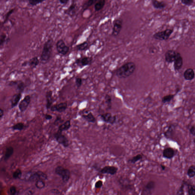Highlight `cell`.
Here are the masks:
<instances>
[{"label": "cell", "mask_w": 195, "mask_h": 195, "mask_svg": "<svg viewBox=\"0 0 195 195\" xmlns=\"http://www.w3.org/2000/svg\"><path fill=\"white\" fill-rule=\"evenodd\" d=\"M136 68L135 64L133 62L125 63L117 70L116 76L120 79L128 78L135 71Z\"/></svg>", "instance_id": "1"}, {"label": "cell", "mask_w": 195, "mask_h": 195, "mask_svg": "<svg viewBox=\"0 0 195 195\" xmlns=\"http://www.w3.org/2000/svg\"><path fill=\"white\" fill-rule=\"evenodd\" d=\"M47 179L48 176L47 174L41 171H38L27 172L23 175L22 174L21 180L26 181L36 182L39 180H46Z\"/></svg>", "instance_id": "2"}, {"label": "cell", "mask_w": 195, "mask_h": 195, "mask_svg": "<svg viewBox=\"0 0 195 195\" xmlns=\"http://www.w3.org/2000/svg\"><path fill=\"white\" fill-rule=\"evenodd\" d=\"M53 41L48 39L43 44L42 52L40 56V61L42 64H46L48 62L52 55Z\"/></svg>", "instance_id": "3"}, {"label": "cell", "mask_w": 195, "mask_h": 195, "mask_svg": "<svg viewBox=\"0 0 195 195\" xmlns=\"http://www.w3.org/2000/svg\"><path fill=\"white\" fill-rule=\"evenodd\" d=\"M55 173L61 177L64 183H67L70 180V173L68 169H65L62 166H58L55 169Z\"/></svg>", "instance_id": "4"}, {"label": "cell", "mask_w": 195, "mask_h": 195, "mask_svg": "<svg viewBox=\"0 0 195 195\" xmlns=\"http://www.w3.org/2000/svg\"><path fill=\"white\" fill-rule=\"evenodd\" d=\"M174 30L173 29H167L162 31H160L155 33L153 35V38L157 40L167 41L170 38Z\"/></svg>", "instance_id": "5"}, {"label": "cell", "mask_w": 195, "mask_h": 195, "mask_svg": "<svg viewBox=\"0 0 195 195\" xmlns=\"http://www.w3.org/2000/svg\"><path fill=\"white\" fill-rule=\"evenodd\" d=\"M54 137L57 143L61 145L63 147L66 148L70 145L68 139L66 136L63 134L62 132L57 131L54 135Z\"/></svg>", "instance_id": "6"}, {"label": "cell", "mask_w": 195, "mask_h": 195, "mask_svg": "<svg viewBox=\"0 0 195 195\" xmlns=\"http://www.w3.org/2000/svg\"><path fill=\"white\" fill-rule=\"evenodd\" d=\"M56 48L58 52L62 56L66 55L70 51V47L66 45L62 39H60L57 41L56 43Z\"/></svg>", "instance_id": "7"}, {"label": "cell", "mask_w": 195, "mask_h": 195, "mask_svg": "<svg viewBox=\"0 0 195 195\" xmlns=\"http://www.w3.org/2000/svg\"><path fill=\"white\" fill-rule=\"evenodd\" d=\"M100 117L102 121L111 125H114L117 120L116 115H112V114L110 112H106L101 114L100 115Z\"/></svg>", "instance_id": "8"}, {"label": "cell", "mask_w": 195, "mask_h": 195, "mask_svg": "<svg viewBox=\"0 0 195 195\" xmlns=\"http://www.w3.org/2000/svg\"><path fill=\"white\" fill-rule=\"evenodd\" d=\"M123 21L121 19H116L114 21L112 35L116 37L118 36L122 28Z\"/></svg>", "instance_id": "9"}, {"label": "cell", "mask_w": 195, "mask_h": 195, "mask_svg": "<svg viewBox=\"0 0 195 195\" xmlns=\"http://www.w3.org/2000/svg\"><path fill=\"white\" fill-rule=\"evenodd\" d=\"M93 61V58L88 56H84L77 58L75 61V64L81 68L90 65Z\"/></svg>", "instance_id": "10"}, {"label": "cell", "mask_w": 195, "mask_h": 195, "mask_svg": "<svg viewBox=\"0 0 195 195\" xmlns=\"http://www.w3.org/2000/svg\"><path fill=\"white\" fill-rule=\"evenodd\" d=\"M118 168L114 166H105L103 168H101L98 171L99 172L102 174H110L115 175L117 173Z\"/></svg>", "instance_id": "11"}, {"label": "cell", "mask_w": 195, "mask_h": 195, "mask_svg": "<svg viewBox=\"0 0 195 195\" xmlns=\"http://www.w3.org/2000/svg\"><path fill=\"white\" fill-rule=\"evenodd\" d=\"M9 85L15 87L18 93H22L25 88V85L21 80L11 81L9 83Z\"/></svg>", "instance_id": "12"}, {"label": "cell", "mask_w": 195, "mask_h": 195, "mask_svg": "<svg viewBox=\"0 0 195 195\" xmlns=\"http://www.w3.org/2000/svg\"><path fill=\"white\" fill-rule=\"evenodd\" d=\"M31 96L29 95H26L19 104V107L21 112H23L28 108V106L30 104Z\"/></svg>", "instance_id": "13"}, {"label": "cell", "mask_w": 195, "mask_h": 195, "mask_svg": "<svg viewBox=\"0 0 195 195\" xmlns=\"http://www.w3.org/2000/svg\"><path fill=\"white\" fill-rule=\"evenodd\" d=\"M183 65V59L180 53L177 52L176 57L174 62V69L175 71H178L181 69Z\"/></svg>", "instance_id": "14"}, {"label": "cell", "mask_w": 195, "mask_h": 195, "mask_svg": "<svg viewBox=\"0 0 195 195\" xmlns=\"http://www.w3.org/2000/svg\"><path fill=\"white\" fill-rule=\"evenodd\" d=\"M67 103L66 102H62L57 104L52 105L51 107V111L57 112L59 113L64 112L67 108Z\"/></svg>", "instance_id": "15"}, {"label": "cell", "mask_w": 195, "mask_h": 195, "mask_svg": "<svg viewBox=\"0 0 195 195\" xmlns=\"http://www.w3.org/2000/svg\"><path fill=\"white\" fill-rule=\"evenodd\" d=\"M176 154L175 150L172 147H168L164 149L162 152V156L164 158L171 159Z\"/></svg>", "instance_id": "16"}, {"label": "cell", "mask_w": 195, "mask_h": 195, "mask_svg": "<svg viewBox=\"0 0 195 195\" xmlns=\"http://www.w3.org/2000/svg\"><path fill=\"white\" fill-rule=\"evenodd\" d=\"M176 52L173 50H168L165 54V61L169 63L174 62L176 57Z\"/></svg>", "instance_id": "17"}, {"label": "cell", "mask_w": 195, "mask_h": 195, "mask_svg": "<svg viewBox=\"0 0 195 195\" xmlns=\"http://www.w3.org/2000/svg\"><path fill=\"white\" fill-rule=\"evenodd\" d=\"M156 187V183L153 181H150L144 186L143 193L146 195H151Z\"/></svg>", "instance_id": "18"}, {"label": "cell", "mask_w": 195, "mask_h": 195, "mask_svg": "<svg viewBox=\"0 0 195 195\" xmlns=\"http://www.w3.org/2000/svg\"><path fill=\"white\" fill-rule=\"evenodd\" d=\"M78 9V7L77 4L74 3V1L69 7L64 11V13L68 15L70 17H72L76 14Z\"/></svg>", "instance_id": "19"}, {"label": "cell", "mask_w": 195, "mask_h": 195, "mask_svg": "<svg viewBox=\"0 0 195 195\" xmlns=\"http://www.w3.org/2000/svg\"><path fill=\"white\" fill-rule=\"evenodd\" d=\"M53 92L52 90L47 91L46 93V107L47 110H49L52 106L53 102Z\"/></svg>", "instance_id": "20"}, {"label": "cell", "mask_w": 195, "mask_h": 195, "mask_svg": "<svg viewBox=\"0 0 195 195\" xmlns=\"http://www.w3.org/2000/svg\"><path fill=\"white\" fill-rule=\"evenodd\" d=\"M183 77L186 80H192L195 78V73L193 69L189 68L187 69L184 72Z\"/></svg>", "instance_id": "21"}, {"label": "cell", "mask_w": 195, "mask_h": 195, "mask_svg": "<svg viewBox=\"0 0 195 195\" xmlns=\"http://www.w3.org/2000/svg\"><path fill=\"white\" fill-rule=\"evenodd\" d=\"M22 97L21 93H18L14 95L11 98L10 102L11 103V108L16 107L21 100Z\"/></svg>", "instance_id": "22"}, {"label": "cell", "mask_w": 195, "mask_h": 195, "mask_svg": "<svg viewBox=\"0 0 195 195\" xmlns=\"http://www.w3.org/2000/svg\"><path fill=\"white\" fill-rule=\"evenodd\" d=\"M40 61L38 56H34L28 61V66L32 69L35 68L39 64Z\"/></svg>", "instance_id": "23"}, {"label": "cell", "mask_w": 195, "mask_h": 195, "mask_svg": "<svg viewBox=\"0 0 195 195\" xmlns=\"http://www.w3.org/2000/svg\"><path fill=\"white\" fill-rule=\"evenodd\" d=\"M152 6L155 9H163L166 7L167 4L163 1H159L156 0H152L151 1Z\"/></svg>", "instance_id": "24"}, {"label": "cell", "mask_w": 195, "mask_h": 195, "mask_svg": "<svg viewBox=\"0 0 195 195\" xmlns=\"http://www.w3.org/2000/svg\"><path fill=\"white\" fill-rule=\"evenodd\" d=\"M71 127V123L70 120H67L62 124L59 125L58 128V131L63 132L68 130Z\"/></svg>", "instance_id": "25"}, {"label": "cell", "mask_w": 195, "mask_h": 195, "mask_svg": "<svg viewBox=\"0 0 195 195\" xmlns=\"http://www.w3.org/2000/svg\"><path fill=\"white\" fill-rule=\"evenodd\" d=\"M82 117L83 119L89 123H95L97 121L95 117L91 112H89L86 115H83Z\"/></svg>", "instance_id": "26"}, {"label": "cell", "mask_w": 195, "mask_h": 195, "mask_svg": "<svg viewBox=\"0 0 195 195\" xmlns=\"http://www.w3.org/2000/svg\"><path fill=\"white\" fill-rule=\"evenodd\" d=\"M175 126L174 124H171L168 127L167 130L164 133V136L166 138H170L172 137L174 134V129Z\"/></svg>", "instance_id": "27"}, {"label": "cell", "mask_w": 195, "mask_h": 195, "mask_svg": "<svg viewBox=\"0 0 195 195\" xmlns=\"http://www.w3.org/2000/svg\"><path fill=\"white\" fill-rule=\"evenodd\" d=\"M14 153V149L11 146H9L6 148L4 156V159L5 161H7L12 156Z\"/></svg>", "instance_id": "28"}, {"label": "cell", "mask_w": 195, "mask_h": 195, "mask_svg": "<svg viewBox=\"0 0 195 195\" xmlns=\"http://www.w3.org/2000/svg\"><path fill=\"white\" fill-rule=\"evenodd\" d=\"M143 158V155L141 154H138L136 156H133L128 160V162L132 164H135Z\"/></svg>", "instance_id": "29"}, {"label": "cell", "mask_w": 195, "mask_h": 195, "mask_svg": "<svg viewBox=\"0 0 195 195\" xmlns=\"http://www.w3.org/2000/svg\"><path fill=\"white\" fill-rule=\"evenodd\" d=\"M105 4V0L98 1L95 4V11H100L104 7Z\"/></svg>", "instance_id": "30"}, {"label": "cell", "mask_w": 195, "mask_h": 195, "mask_svg": "<svg viewBox=\"0 0 195 195\" xmlns=\"http://www.w3.org/2000/svg\"><path fill=\"white\" fill-rule=\"evenodd\" d=\"M25 125L23 123L19 122L15 124L11 127V129L14 131H21L24 129Z\"/></svg>", "instance_id": "31"}, {"label": "cell", "mask_w": 195, "mask_h": 195, "mask_svg": "<svg viewBox=\"0 0 195 195\" xmlns=\"http://www.w3.org/2000/svg\"><path fill=\"white\" fill-rule=\"evenodd\" d=\"M10 41V38L5 34H1L0 36V46L2 47L5 43H8Z\"/></svg>", "instance_id": "32"}, {"label": "cell", "mask_w": 195, "mask_h": 195, "mask_svg": "<svg viewBox=\"0 0 195 195\" xmlns=\"http://www.w3.org/2000/svg\"><path fill=\"white\" fill-rule=\"evenodd\" d=\"M105 103L107 106V108L108 110H111L112 106V98L111 96L108 94H106L105 97Z\"/></svg>", "instance_id": "33"}, {"label": "cell", "mask_w": 195, "mask_h": 195, "mask_svg": "<svg viewBox=\"0 0 195 195\" xmlns=\"http://www.w3.org/2000/svg\"><path fill=\"white\" fill-rule=\"evenodd\" d=\"M88 47V42L86 41L80 43L76 46V50L78 51H82L87 49Z\"/></svg>", "instance_id": "34"}, {"label": "cell", "mask_w": 195, "mask_h": 195, "mask_svg": "<svg viewBox=\"0 0 195 195\" xmlns=\"http://www.w3.org/2000/svg\"><path fill=\"white\" fill-rule=\"evenodd\" d=\"M189 177L192 178L195 176V165H192L188 168L187 173Z\"/></svg>", "instance_id": "35"}, {"label": "cell", "mask_w": 195, "mask_h": 195, "mask_svg": "<svg viewBox=\"0 0 195 195\" xmlns=\"http://www.w3.org/2000/svg\"><path fill=\"white\" fill-rule=\"evenodd\" d=\"M186 184L187 186L188 195H195V186L193 184H187L186 182Z\"/></svg>", "instance_id": "36"}, {"label": "cell", "mask_w": 195, "mask_h": 195, "mask_svg": "<svg viewBox=\"0 0 195 195\" xmlns=\"http://www.w3.org/2000/svg\"><path fill=\"white\" fill-rule=\"evenodd\" d=\"M174 95L170 94L164 96L162 99V102L163 103H166L170 102L174 98Z\"/></svg>", "instance_id": "37"}, {"label": "cell", "mask_w": 195, "mask_h": 195, "mask_svg": "<svg viewBox=\"0 0 195 195\" xmlns=\"http://www.w3.org/2000/svg\"><path fill=\"white\" fill-rule=\"evenodd\" d=\"M22 174L21 170L19 169H16L13 173L12 175L13 178L15 179H21L22 176Z\"/></svg>", "instance_id": "38"}, {"label": "cell", "mask_w": 195, "mask_h": 195, "mask_svg": "<svg viewBox=\"0 0 195 195\" xmlns=\"http://www.w3.org/2000/svg\"><path fill=\"white\" fill-rule=\"evenodd\" d=\"M97 0H89L87 1L83 5V11H85V10L87 9L88 7H90L92 5L94 4L95 3H96L97 2Z\"/></svg>", "instance_id": "39"}, {"label": "cell", "mask_w": 195, "mask_h": 195, "mask_svg": "<svg viewBox=\"0 0 195 195\" xmlns=\"http://www.w3.org/2000/svg\"><path fill=\"white\" fill-rule=\"evenodd\" d=\"M36 182V186L38 189H42L46 186V184L44 181L39 180Z\"/></svg>", "instance_id": "40"}, {"label": "cell", "mask_w": 195, "mask_h": 195, "mask_svg": "<svg viewBox=\"0 0 195 195\" xmlns=\"http://www.w3.org/2000/svg\"><path fill=\"white\" fill-rule=\"evenodd\" d=\"M186 185V182L183 181L180 187H179V189L177 192L176 195H184V186Z\"/></svg>", "instance_id": "41"}, {"label": "cell", "mask_w": 195, "mask_h": 195, "mask_svg": "<svg viewBox=\"0 0 195 195\" xmlns=\"http://www.w3.org/2000/svg\"><path fill=\"white\" fill-rule=\"evenodd\" d=\"M9 192L10 195H19V191L15 186H12L10 187Z\"/></svg>", "instance_id": "42"}, {"label": "cell", "mask_w": 195, "mask_h": 195, "mask_svg": "<svg viewBox=\"0 0 195 195\" xmlns=\"http://www.w3.org/2000/svg\"><path fill=\"white\" fill-rule=\"evenodd\" d=\"M75 84L77 88H80L83 84V79L80 77H77L75 79Z\"/></svg>", "instance_id": "43"}, {"label": "cell", "mask_w": 195, "mask_h": 195, "mask_svg": "<svg viewBox=\"0 0 195 195\" xmlns=\"http://www.w3.org/2000/svg\"><path fill=\"white\" fill-rule=\"evenodd\" d=\"M14 11V9H11L9 11H8V12L7 13V14H6V15H5V19H4V20L3 22V24L6 23V22H7V20H8L9 17L10 15H11V14H12L13 13Z\"/></svg>", "instance_id": "44"}, {"label": "cell", "mask_w": 195, "mask_h": 195, "mask_svg": "<svg viewBox=\"0 0 195 195\" xmlns=\"http://www.w3.org/2000/svg\"><path fill=\"white\" fill-rule=\"evenodd\" d=\"M181 2L183 4L185 5V6H189L193 4L194 1L193 0H181Z\"/></svg>", "instance_id": "45"}, {"label": "cell", "mask_w": 195, "mask_h": 195, "mask_svg": "<svg viewBox=\"0 0 195 195\" xmlns=\"http://www.w3.org/2000/svg\"><path fill=\"white\" fill-rule=\"evenodd\" d=\"M44 1H29V4L32 6H36L37 5L39 4H40L44 2Z\"/></svg>", "instance_id": "46"}, {"label": "cell", "mask_w": 195, "mask_h": 195, "mask_svg": "<svg viewBox=\"0 0 195 195\" xmlns=\"http://www.w3.org/2000/svg\"><path fill=\"white\" fill-rule=\"evenodd\" d=\"M103 186V182L102 180H99L96 182L95 184V189H100Z\"/></svg>", "instance_id": "47"}, {"label": "cell", "mask_w": 195, "mask_h": 195, "mask_svg": "<svg viewBox=\"0 0 195 195\" xmlns=\"http://www.w3.org/2000/svg\"><path fill=\"white\" fill-rule=\"evenodd\" d=\"M189 132L193 136L195 137V127L192 125L190 127L189 129Z\"/></svg>", "instance_id": "48"}, {"label": "cell", "mask_w": 195, "mask_h": 195, "mask_svg": "<svg viewBox=\"0 0 195 195\" xmlns=\"http://www.w3.org/2000/svg\"><path fill=\"white\" fill-rule=\"evenodd\" d=\"M61 120H62V119H61V117L59 116H57L56 118V120H55V121L54 122V124L55 125H57L60 122H61Z\"/></svg>", "instance_id": "49"}, {"label": "cell", "mask_w": 195, "mask_h": 195, "mask_svg": "<svg viewBox=\"0 0 195 195\" xmlns=\"http://www.w3.org/2000/svg\"><path fill=\"white\" fill-rule=\"evenodd\" d=\"M45 118L46 120H51L53 118V116L49 114H46L45 115Z\"/></svg>", "instance_id": "50"}, {"label": "cell", "mask_w": 195, "mask_h": 195, "mask_svg": "<svg viewBox=\"0 0 195 195\" xmlns=\"http://www.w3.org/2000/svg\"><path fill=\"white\" fill-rule=\"evenodd\" d=\"M69 2V1H67V0H60V1H59L60 3L62 5H66Z\"/></svg>", "instance_id": "51"}, {"label": "cell", "mask_w": 195, "mask_h": 195, "mask_svg": "<svg viewBox=\"0 0 195 195\" xmlns=\"http://www.w3.org/2000/svg\"><path fill=\"white\" fill-rule=\"evenodd\" d=\"M4 115V111L3 109L1 108L0 109V119L1 120L3 118Z\"/></svg>", "instance_id": "52"}, {"label": "cell", "mask_w": 195, "mask_h": 195, "mask_svg": "<svg viewBox=\"0 0 195 195\" xmlns=\"http://www.w3.org/2000/svg\"><path fill=\"white\" fill-rule=\"evenodd\" d=\"M28 66V61H24L21 64L22 67H26Z\"/></svg>", "instance_id": "53"}, {"label": "cell", "mask_w": 195, "mask_h": 195, "mask_svg": "<svg viewBox=\"0 0 195 195\" xmlns=\"http://www.w3.org/2000/svg\"><path fill=\"white\" fill-rule=\"evenodd\" d=\"M33 192L31 190L28 191L26 194L25 195H33Z\"/></svg>", "instance_id": "54"}, {"label": "cell", "mask_w": 195, "mask_h": 195, "mask_svg": "<svg viewBox=\"0 0 195 195\" xmlns=\"http://www.w3.org/2000/svg\"><path fill=\"white\" fill-rule=\"evenodd\" d=\"M160 167H161V169H162V170H165V169H166V167H165V165H160Z\"/></svg>", "instance_id": "55"}, {"label": "cell", "mask_w": 195, "mask_h": 195, "mask_svg": "<svg viewBox=\"0 0 195 195\" xmlns=\"http://www.w3.org/2000/svg\"><path fill=\"white\" fill-rule=\"evenodd\" d=\"M193 142H194V143L195 144V139L194 140Z\"/></svg>", "instance_id": "56"}]
</instances>
